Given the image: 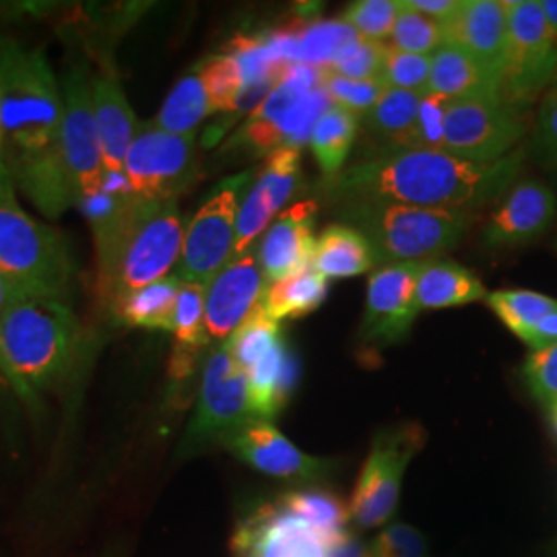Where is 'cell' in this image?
I'll return each instance as SVG.
<instances>
[{
	"label": "cell",
	"instance_id": "24",
	"mask_svg": "<svg viewBox=\"0 0 557 557\" xmlns=\"http://www.w3.org/2000/svg\"><path fill=\"white\" fill-rule=\"evenodd\" d=\"M428 91L450 101L502 98V79L469 52L442 46L432 54Z\"/></svg>",
	"mask_w": 557,
	"mask_h": 557
},
{
	"label": "cell",
	"instance_id": "41",
	"mask_svg": "<svg viewBox=\"0 0 557 557\" xmlns=\"http://www.w3.org/2000/svg\"><path fill=\"white\" fill-rule=\"evenodd\" d=\"M430 71H432V57L409 54V52H403L393 46H386V59L382 66L380 83L386 89L428 94Z\"/></svg>",
	"mask_w": 557,
	"mask_h": 557
},
{
	"label": "cell",
	"instance_id": "46",
	"mask_svg": "<svg viewBox=\"0 0 557 557\" xmlns=\"http://www.w3.org/2000/svg\"><path fill=\"white\" fill-rule=\"evenodd\" d=\"M535 147L541 161L557 172V85L547 89L539 106Z\"/></svg>",
	"mask_w": 557,
	"mask_h": 557
},
{
	"label": "cell",
	"instance_id": "1",
	"mask_svg": "<svg viewBox=\"0 0 557 557\" xmlns=\"http://www.w3.org/2000/svg\"><path fill=\"white\" fill-rule=\"evenodd\" d=\"M0 116L15 190L57 220L77 202L62 151V89L41 52L2 38Z\"/></svg>",
	"mask_w": 557,
	"mask_h": 557
},
{
	"label": "cell",
	"instance_id": "7",
	"mask_svg": "<svg viewBox=\"0 0 557 557\" xmlns=\"http://www.w3.org/2000/svg\"><path fill=\"white\" fill-rule=\"evenodd\" d=\"M331 106L320 85V69L292 64L275 89L248 114L227 149L264 158L281 147L299 149L310 143L317 122Z\"/></svg>",
	"mask_w": 557,
	"mask_h": 557
},
{
	"label": "cell",
	"instance_id": "51",
	"mask_svg": "<svg viewBox=\"0 0 557 557\" xmlns=\"http://www.w3.org/2000/svg\"><path fill=\"white\" fill-rule=\"evenodd\" d=\"M0 197L15 199V186L9 176L7 161H4V140H2V116H0Z\"/></svg>",
	"mask_w": 557,
	"mask_h": 557
},
{
	"label": "cell",
	"instance_id": "23",
	"mask_svg": "<svg viewBox=\"0 0 557 557\" xmlns=\"http://www.w3.org/2000/svg\"><path fill=\"white\" fill-rule=\"evenodd\" d=\"M91 98L100 135L103 172L106 176L122 174L128 149L137 139L143 124L131 108V101L114 71L101 69L98 73H91Z\"/></svg>",
	"mask_w": 557,
	"mask_h": 557
},
{
	"label": "cell",
	"instance_id": "40",
	"mask_svg": "<svg viewBox=\"0 0 557 557\" xmlns=\"http://www.w3.org/2000/svg\"><path fill=\"white\" fill-rule=\"evenodd\" d=\"M320 85L335 108H341L356 119L366 116L386 89L380 81H354L329 71H320Z\"/></svg>",
	"mask_w": 557,
	"mask_h": 557
},
{
	"label": "cell",
	"instance_id": "26",
	"mask_svg": "<svg viewBox=\"0 0 557 557\" xmlns=\"http://www.w3.org/2000/svg\"><path fill=\"white\" fill-rule=\"evenodd\" d=\"M487 298L481 278L450 259L428 260L421 264L416 285V306L421 310H444Z\"/></svg>",
	"mask_w": 557,
	"mask_h": 557
},
{
	"label": "cell",
	"instance_id": "3",
	"mask_svg": "<svg viewBox=\"0 0 557 557\" xmlns=\"http://www.w3.org/2000/svg\"><path fill=\"white\" fill-rule=\"evenodd\" d=\"M103 298L112 304L168 277L178 264L184 220L176 200L131 197L116 215L91 227Z\"/></svg>",
	"mask_w": 557,
	"mask_h": 557
},
{
	"label": "cell",
	"instance_id": "54",
	"mask_svg": "<svg viewBox=\"0 0 557 557\" xmlns=\"http://www.w3.org/2000/svg\"><path fill=\"white\" fill-rule=\"evenodd\" d=\"M549 413H552V421H554V428H556L557 432V400L549 407Z\"/></svg>",
	"mask_w": 557,
	"mask_h": 557
},
{
	"label": "cell",
	"instance_id": "21",
	"mask_svg": "<svg viewBox=\"0 0 557 557\" xmlns=\"http://www.w3.org/2000/svg\"><path fill=\"white\" fill-rule=\"evenodd\" d=\"M444 46H455L502 79L506 48H508V17L506 7L498 0H460L457 11L440 21Z\"/></svg>",
	"mask_w": 557,
	"mask_h": 557
},
{
	"label": "cell",
	"instance_id": "35",
	"mask_svg": "<svg viewBox=\"0 0 557 557\" xmlns=\"http://www.w3.org/2000/svg\"><path fill=\"white\" fill-rule=\"evenodd\" d=\"M298 36L299 64L326 69L359 41L358 32L343 21L294 25Z\"/></svg>",
	"mask_w": 557,
	"mask_h": 557
},
{
	"label": "cell",
	"instance_id": "33",
	"mask_svg": "<svg viewBox=\"0 0 557 557\" xmlns=\"http://www.w3.org/2000/svg\"><path fill=\"white\" fill-rule=\"evenodd\" d=\"M211 112L199 73H190L172 87L153 124L172 135H197L200 122Z\"/></svg>",
	"mask_w": 557,
	"mask_h": 557
},
{
	"label": "cell",
	"instance_id": "55",
	"mask_svg": "<svg viewBox=\"0 0 557 557\" xmlns=\"http://www.w3.org/2000/svg\"><path fill=\"white\" fill-rule=\"evenodd\" d=\"M368 557H372V556H368Z\"/></svg>",
	"mask_w": 557,
	"mask_h": 557
},
{
	"label": "cell",
	"instance_id": "39",
	"mask_svg": "<svg viewBox=\"0 0 557 557\" xmlns=\"http://www.w3.org/2000/svg\"><path fill=\"white\" fill-rule=\"evenodd\" d=\"M391 40L393 48L421 57H432L444 46L440 21L432 20L416 9H409L403 0H398L397 23Z\"/></svg>",
	"mask_w": 557,
	"mask_h": 557
},
{
	"label": "cell",
	"instance_id": "22",
	"mask_svg": "<svg viewBox=\"0 0 557 557\" xmlns=\"http://www.w3.org/2000/svg\"><path fill=\"white\" fill-rule=\"evenodd\" d=\"M230 450L271 478L317 479L329 471V462L301 453L269 419H250L225 440Z\"/></svg>",
	"mask_w": 557,
	"mask_h": 557
},
{
	"label": "cell",
	"instance_id": "34",
	"mask_svg": "<svg viewBox=\"0 0 557 557\" xmlns=\"http://www.w3.org/2000/svg\"><path fill=\"white\" fill-rule=\"evenodd\" d=\"M487 306L502 320V324L520 341L539 322L557 312V299L531 289H499L487 296Z\"/></svg>",
	"mask_w": 557,
	"mask_h": 557
},
{
	"label": "cell",
	"instance_id": "30",
	"mask_svg": "<svg viewBox=\"0 0 557 557\" xmlns=\"http://www.w3.org/2000/svg\"><path fill=\"white\" fill-rule=\"evenodd\" d=\"M329 294V281L312 267L267 287L262 310L273 320H294L319 310Z\"/></svg>",
	"mask_w": 557,
	"mask_h": 557
},
{
	"label": "cell",
	"instance_id": "10",
	"mask_svg": "<svg viewBox=\"0 0 557 557\" xmlns=\"http://www.w3.org/2000/svg\"><path fill=\"white\" fill-rule=\"evenodd\" d=\"M197 135H172L153 122L140 126L124 161V178L143 200H176L197 176Z\"/></svg>",
	"mask_w": 557,
	"mask_h": 557
},
{
	"label": "cell",
	"instance_id": "37",
	"mask_svg": "<svg viewBox=\"0 0 557 557\" xmlns=\"http://www.w3.org/2000/svg\"><path fill=\"white\" fill-rule=\"evenodd\" d=\"M281 341L283 338H281V326L277 320L271 319L260 306L259 310L246 320L223 345L239 368L248 372L259 359L264 358L269 351H273Z\"/></svg>",
	"mask_w": 557,
	"mask_h": 557
},
{
	"label": "cell",
	"instance_id": "28",
	"mask_svg": "<svg viewBox=\"0 0 557 557\" xmlns=\"http://www.w3.org/2000/svg\"><path fill=\"white\" fill-rule=\"evenodd\" d=\"M376 267L379 262L370 242L347 223H333L322 230L317 238L312 269L319 271L322 277H358L374 271Z\"/></svg>",
	"mask_w": 557,
	"mask_h": 557
},
{
	"label": "cell",
	"instance_id": "19",
	"mask_svg": "<svg viewBox=\"0 0 557 557\" xmlns=\"http://www.w3.org/2000/svg\"><path fill=\"white\" fill-rule=\"evenodd\" d=\"M331 539L278 499L239 527L234 547L242 557H326Z\"/></svg>",
	"mask_w": 557,
	"mask_h": 557
},
{
	"label": "cell",
	"instance_id": "16",
	"mask_svg": "<svg viewBox=\"0 0 557 557\" xmlns=\"http://www.w3.org/2000/svg\"><path fill=\"white\" fill-rule=\"evenodd\" d=\"M301 180L299 149L281 147L267 156L239 205L234 259L250 250L255 239L275 221L278 211L294 199Z\"/></svg>",
	"mask_w": 557,
	"mask_h": 557
},
{
	"label": "cell",
	"instance_id": "44",
	"mask_svg": "<svg viewBox=\"0 0 557 557\" xmlns=\"http://www.w3.org/2000/svg\"><path fill=\"white\" fill-rule=\"evenodd\" d=\"M520 376L541 405L552 407L557 400V343L531 351L522 363Z\"/></svg>",
	"mask_w": 557,
	"mask_h": 557
},
{
	"label": "cell",
	"instance_id": "53",
	"mask_svg": "<svg viewBox=\"0 0 557 557\" xmlns=\"http://www.w3.org/2000/svg\"><path fill=\"white\" fill-rule=\"evenodd\" d=\"M15 294H20V292L7 278L0 277V320H2L4 310L9 308L11 299L15 298ZM0 363H2V356H0Z\"/></svg>",
	"mask_w": 557,
	"mask_h": 557
},
{
	"label": "cell",
	"instance_id": "42",
	"mask_svg": "<svg viewBox=\"0 0 557 557\" xmlns=\"http://www.w3.org/2000/svg\"><path fill=\"white\" fill-rule=\"evenodd\" d=\"M397 15L398 0H359L347 7L341 21L356 29L359 38L384 44L393 36Z\"/></svg>",
	"mask_w": 557,
	"mask_h": 557
},
{
	"label": "cell",
	"instance_id": "14",
	"mask_svg": "<svg viewBox=\"0 0 557 557\" xmlns=\"http://www.w3.org/2000/svg\"><path fill=\"white\" fill-rule=\"evenodd\" d=\"M250 419L255 413L246 372L221 345L205 363L199 405L186 430L184 450H197L213 440H227Z\"/></svg>",
	"mask_w": 557,
	"mask_h": 557
},
{
	"label": "cell",
	"instance_id": "25",
	"mask_svg": "<svg viewBox=\"0 0 557 557\" xmlns=\"http://www.w3.org/2000/svg\"><path fill=\"white\" fill-rule=\"evenodd\" d=\"M250 407L257 419H271L285 407L299 380V359L285 341L259 359L248 372Z\"/></svg>",
	"mask_w": 557,
	"mask_h": 557
},
{
	"label": "cell",
	"instance_id": "18",
	"mask_svg": "<svg viewBox=\"0 0 557 557\" xmlns=\"http://www.w3.org/2000/svg\"><path fill=\"white\" fill-rule=\"evenodd\" d=\"M554 190L539 180H517L485 223L483 242L494 250H510L541 238L556 220Z\"/></svg>",
	"mask_w": 557,
	"mask_h": 557
},
{
	"label": "cell",
	"instance_id": "6",
	"mask_svg": "<svg viewBox=\"0 0 557 557\" xmlns=\"http://www.w3.org/2000/svg\"><path fill=\"white\" fill-rule=\"evenodd\" d=\"M75 273L59 230L27 215L17 199L0 197V277L21 294L66 301Z\"/></svg>",
	"mask_w": 557,
	"mask_h": 557
},
{
	"label": "cell",
	"instance_id": "43",
	"mask_svg": "<svg viewBox=\"0 0 557 557\" xmlns=\"http://www.w3.org/2000/svg\"><path fill=\"white\" fill-rule=\"evenodd\" d=\"M386 46L388 44L359 38L358 44L351 46L337 62L320 71H329L354 81H380L386 59Z\"/></svg>",
	"mask_w": 557,
	"mask_h": 557
},
{
	"label": "cell",
	"instance_id": "45",
	"mask_svg": "<svg viewBox=\"0 0 557 557\" xmlns=\"http://www.w3.org/2000/svg\"><path fill=\"white\" fill-rule=\"evenodd\" d=\"M372 557H425V539L418 529L395 522L374 541Z\"/></svg>",
	"mask_w": 557,
	"mask_h": 557
},
{
	"label": "cell",
	"instance_id": "47",
	"mask_svg": "<svg viewBox=\"0 0 557 557\" xmlns=\"http://www.w3.org/2000/svg\"><path fill=\"white\" fill-rule=\"evenodd\" d=\"M446 98L436 94H423L419 108L418 135L419 149H436L442 151L444 140V114H446Z\"/></svg>",
	"mask_w": 557,
	"mask_h": 557
},
{
	"label": "cell",
	"instance_id": "36",
	"mask_svg": "<svg viewBox=\"0 0 557 557\" xmlns=\"http://www.w3.org/2000/svg\"><path fill=\"white\" fill-rule=\"evenodd\" d=\"M281 502L301 520L319 529L320 533L335 537L347 531L351 512L343 499L324 490H296L285 494Z\"/></svg>",
	"mask_w": 557,
	"mask_h": 557
},
{
	"label": "cell",
	"instance_id": "29",
	"mask_svg": "<svg viewBox=\"0 0 557 557\" xmlns=\"http://www.w3.org/2000/svg\"><path fill=\"white\" fill-rule=\"evenodd\" d=\"M170 331L176 337L172 370L176 376H184L190 372L195 356L209 341L205 326V285L182 281Z\"/></svg>",
	"mask_w": 557,
	"mask_h": 557
},
{
	"label": "cell",
	"instance_id": "17",
	"mask_svg": "<svg viewBox=\"0 0 557 557\" xmlns=\"http://www.w3.org/2000/svg\"><path fill=\"white\" fill-rule=\"evenodd\" d=\"M269 283L255 252L230 260L205 285V326L215 341H227L262 304Z\"/></svg>",
	"mask_w": 557,
	"mask_h": 557
},
{
	"label": "cell",
	"instance_id": "2",
	"mask_svg": "<svg viewBox=\"0 0 557 557\" xmlns=\"http://www.w3.org/2000/svg\"><path fill=\"white\" fill-rule=\"evenodd\" d=\"M522 170V151L494 163L460 160L436 149L379 151L324 178L335 200H386L423 209L473 211L498 200Z\"/></svg>",
	"mask_w": 557,
	"mask_h": 557
},
{
	"label": "cell",
	"instance_id": "15",
	"mask_svg": "<svg viewBox=\"0 0 557 557\" xmlns=\"http://www.w3.org/2000/svg\"><path fill=\"white\" fill-rule=\"evenodd\" d=\"M423 262H398L379 267L368 283L366 314L359 338L366 345L386 347L409 335L418 319L416 285Z\"/></svg>",
	"mask_w": 557,
	"mask_h": 557
},
{
	"label": "cell",
	"instance_id": "9",
	"mask_svg": "<svg viewBox=\"0 0 557 557\" xmlns=\"http://www.w3.org/2000/svg\"><path fill=\"white\" fill-rule=\"evenodd\" d=\"M508 48L502 98L527 106L557 77V46L539 0H506Z\"/></svg>",
	"mask_w": 557,
	"mask_h": 557
},
{
	"label": "cell",
	"instance_id": "12",
	"mask_svg": "<svg viewBox=\"0 0 557 557\" xmlns=\"http://www.w3.org/2000/svg\"><path fill=\"white\" fill-rule=\"evenodd\" d=\"M62 151L77 200L103 188L100 135L91 98V69L85 59L71 62L62 79ZM77 205V202H75Z\"/></svg>",
	"mask_w": 557,
	"mask_h": 557
},
{
	"label": "cell",
	"instance_id": "13",
	"mask_svg": "<svg viewBox=\"0 0 557 557\" xmlns=\"http://www.w3.org/2000/svg\"><path fill=\"white\" fill-rule=\"evenodd\" d=\"M423 438L419 425L384 430L376 436L349 502V512L359 527H379L393 517L403 475Z\"/></svg>",
	"mask_w": 557,
	"mask_h": 557
},
{
	"label": "cell",
	"instance_id": "31",
	"mask_svg": "<svg viewBox=\"0 0 557 557\" xmlns=\"http://www.w3.org/2000/svg\"><path fill=\"white\" fill-rule=\"evenodd\" d=\"M180 285L182 281L174 275L128 292L114 301V312L131 326L170 331Z\"/></svg>",
	"mask_w": 557,
	"mask_h": 557
},
{
	"label": "cell",
	"instance_id": "49",
	"mask_svg": "<svg viewBox=\"0 0 557 557\" xmlns=\"http://www.w3.org/2000/svg\"><path fill=\"white\" fill-rule=\"evenodd\" d=\"M403 2L409 9H416L432 20L444 21L457 11L460 0H403Z\"/></svg>",
	"mask_w": 557,
	"mask_h": 557
},
{
	"label": "cell",
	"instance_id": "48",
	"mask_svg": "<svg viewBox=\"0 0 557 557\" xmlns=\"http://www.w3.org/2000/svg\"><path fill=\"white\" fill-rule=\"evenodd\" d=\"M524 345L531 347V351L535 349H543V347H549L557 343V312L556 314H549L547 319L541 320L537 326L522 338Z\"/></svg>",
	"mask_w": 557,
	"mask_h": 557
},
{
	"label": "cell",
	"instance_id": "32",
	"mask_svg": "<svg viewBox=\"0 0 557 557\" xmlns=\"http://www.w3.org/2000/svg\"><path fill=\"white\" fill-rule=\"evenodd\" d=\"M358 124L359 119L335 106L320 116L310 135V145L324 178H333L343 170L358 135Z\"/></svg>",
	"mask_w": 557,
	"mask_h": 557
},
{
	"label": "cell",
	"instance_id": "20",
	"mask_svg": "<svg viewBox=\"0 0 557 557\" xmlns=\"http://www.w3.org/2000/svg\"><path fill=\"white\" fill-rule=\"evenodd\" d=\"M317 211V200H298L281 211L264 232L257 259L269 285L312 267Z\"/></svg>",
	"mask_w": 557,
	"mask_h": 557
},
{
	"label": "cell",
	"instance_id": "5",
	"mask_svg": "<svg viewBox=\"0 0 557 557\" xmlns=\"http://www.w3.org/2000/svg\"><path fill=\"white\" fill-rule=\"evenodd\" d=\"M337 207L343 223L366 236L382 267L440 259L473 223L471 211L423 209L386 200H343Z\"/></svg>",
	"mask_w": 557,
	"mask_h": 557
},
{
	"label": "cell",
	"instance_id": "4",
	"mask_svg": "<svg viewBox=\"0 0 557 557\" xmlns=\"http://www.w3.org/2000/svg\"><path fill=\"white\" fill-rule=\"evenodd\" d=\"M79 341V322L60 299L15 294L0 320V370L23 397L66 376Z\"/></svg>",
	"mask_w": 557,
	"mask_h": 557
},
{
	"label": "cell",
	"instance_id": "52",
	"mask_svg": "<svg viewBox=\"0 0 557 557\" xmlns=\"http://www.w3.org/2000/svg\"><path fill=\"white\" fill-rule=\"evenodd\" d=\"M539 2H541L543 15H545V21L549 25V32H552L557 46V0H539Z\"/></svg>",
	"mask_w": 557,
	"mask_h": 557
},
{
	"label": "cell",
	"instance_id": "27",
	"mask_svg": "<svg viewBox=\"0 0 557 557\" xmlns=\"http://www.w3.org/2000/svg\"><path fill=\"white\" fill-rule=\"evenodd\" d=\"M423 94L384 89L363 116L368 133L382 145L380 151L419 149L418 119Z\"/></svg>",
	"mask_w": 557,
	"mask_h": 557
},
{
	"label": "cell",
	"instance_id": "56",
	"mask_svg": "<svg viewBox=\"0 0 557 557\" xmlns=\"http://www.w3.org/2000/svg\"><path fill=\"white\" fill-rule=\"evenodd\" d=\"M556 79H557V77H556Z\"/></svg>",
	"mask_w": 557,
	"mask_h": 557
},
{
	"label": "cell",
	"instance_id": "11",
	"mask_svg": "<svg viewBox=\"0 0 557 557\" xmlns=\"http://www.w3.org/2000/svg\"><path fill=\"white\" fill-rule=\"evenodd\" d=\"M522 135L524 122L504 98L448 101L442 151L460 160L494 163L510 156Z\"/></svg>",
	"mask_w": 557,
	"mask_h": 557
},
{
	"label": "cell",
	"instance_id": "8",
	"mask_svg": "<svg viewBox=\"0 0 557 557\" xmlns=\"http://www.w3.org/2000/svg\"><path fill=\"white\" fill-rule=\"evenodd\" d=\"M255 174L246 172L223 180L213 195L200 205L186 225L176 277L184 283L207 285L234 259L239 205Z\"/></svg>",
	"mask_w": 557,
	"mask_h": 557
},
{
	"label": "cell",
	"instance_id": "38",
	"mask_svg": "<svg viewBox=\"0 0 557 557\" xmlns=\"http://www.w3.org/2000/svg\"><path fill=\"white\" fill-rule=\"evenodd\" d=\"M199 77L205 85L211 112H238L246 87L238 60L230 54L205 60L199 66Z\"/></svg>",
	"mask_w": 557,
	"mask_h": 557
},
{
	"label": "cell",
	"instance_id": "50",
	"mask_svg": "<svg viewBox=\"0 0 557 557\" xmlns=\"http://www.w3.org/2000/svg\"><path fill=\"white\" fill-rule=\"evenodd\" d=\"M326 557H368L366 556V545L359 541L356 535L349 531L338 533L337 537L331 539Z\"/></svg>",
	"mask_w": 557,
	"mask_h": 557
}]
</instances>
